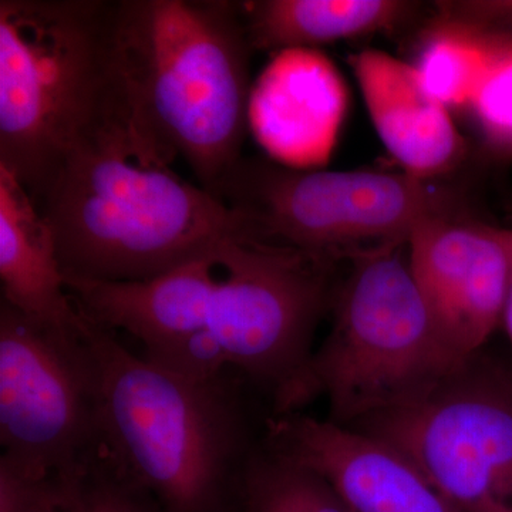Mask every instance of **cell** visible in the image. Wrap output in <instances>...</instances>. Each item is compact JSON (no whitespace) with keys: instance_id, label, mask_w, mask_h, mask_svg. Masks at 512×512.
Here are the masks:
<instances>
[{"instance_id":"obj_1","label":"cell","mask_w":512,"mask_h":512,"mask_svg":"<svg viewBox=\"0 0 512 512\" xmlns=\"http://www.w3.org/2000/svg\"><path fill=\"white\" fill-rule=\"evenodd\" d=\"M111 79L134 136L217 197L242 158L254 47L242 2L110 0Z\"/></svg>"},{"instance_id":"obj_2","label":"cell","mask_w":512,"mask_h":512,"mask_svg":"<svg viewBox=\"0 0 512 512\" xmlns=\"http://www.w3.org/2000/svg\"><path fill=\"white\" fill-rule=\"evenodd\" d=\"M37 208L66 279L143 281L244 234L224 201L137 140L119 107L67 154Z\"/></svg>"},{"instance_id":"obj_3","label":"cell","mask_w":512,"mask_h":512,"mask_svg":"<svg viewBox=\"0 0 512 512\" xmlns=\"http://www.w3.org/2000/svg\"><path fill=\"white\" fill-rule=\"evenodd\" d=\"M82 338L96 373L101 456L164 512H228L251 458L234 383L177 375L83 313Z\"/></svg>"},{"instance_id":"obj_4","label":"cell","mask_w":512,"mask_h":512,"mask_svg":"<svg viewBox=\"0 0 512 512\" xmlns=\"http://www.w3.org/2000/svg\"><path fill=\"white\" fill-rule=\"evenodd\" d=\"M110 0H0V168L42 200L64 158L116 110Z\"/></svg>"},{"instance_id":"obj_5","label":"cell","mask_w":512,"mask_h":512,"mask_svg":"<svg viewBox=\"0 0 512 512\" xmlns=\"http://www.w3.org/2000/svg\"><path fill=\"white\" fill-rule=\"evenodd\" d=\"M348 261L330 309L332 329L285 414L325 396L329 420L352 427L420 396L467 359L441 338L410 269L407 242L363 249Z\"/></svg>"},{"instance_id":"obj_6","label":"cell","mask_w":512,"mask_h":512,"mask_svg":"<svg viewBox=\"0 0 512 512\" xmlns=\"http://www.w3.org/2000/svg\"><path fill=\"white\" fill-rule=\"evenodd\" d=\"M217 197L248 237L340 262L363 249L409 242L434 218L466 214L463 187L407 173L302 170L244 158Z\"/></svg>"},{"instance_id":"obj_7","label":"cell","mask_w":512,"mask_h":512,"mask_svg":"<svg viewBox=\"0 0 512 512\" xmlns=\"http://www.w3.org/2000/svg\"><path fill=\"white\" fill-rule=\"evenodd\" d=\"M214 258L224 275L207 329L229 369L268 387L274 416L285 414L315 352V330L332 309L339 262L245 234L222 242Z\"/></svg>"},{"instance_id":"obj_8","label":"cell","mask_w":512,"mask_h":512,"mask_svg":"<svg viewBox=\"0 0 512 512\" xmlns=\"http://www.w3.org/2000/svg\"><path fill=\"white\" fill-rule=\"evenodd\" d=\"M389 443L460 512H512V370L478 356L352 426Z\"/></svg>"},{"instance_id":"obj_9","label":"cell","mask_w":512,"mask_h":512,"mask_svg":"<svg viewBox=\"0 0 512 512\" xmlns=\"http://www.w3.org/2000/svg\"><path fill=\"white\" fill-rule=\"evenodd\" d=\"M0 444V457L39 477L72 476L100 451L96 373L82 332L62 335L5 302Z\"/></svg>"},{"instance_id":"obj_10","label":"cell","mask_w":512,"mask_h":512,"mask_svg":"<svg viewBox=\"0 0 512 512\" xmlns=\"http://www.w3.org/2000/svg\"><path fill=\"white\" fill-rule=\"evenodd\" d=\"M410 269L448 348L480 353L503 322L512 278V228L470 212L434 218L407 242Z\"/></svg>"},{"instance_id":"obj_11","label":"cell","mask_w":512,"mask_h":512,"mask_svg":"<svg viewBox=\"0 0 512 512\" xmlns=\"http://www.w3.org/2000/svg\"><path fill=\"white\" fill-rule=\"evenodd\" d=\"M272 453L322 477L353 512H460L397 448L303 414L266 423Z\"/></svg>"},{"instance_id":"obj_12","label":"cell","mask_w":512,"mask_h":512,"mask_svg":"<svg viewBox=\"0 0 512 512\" xmlns=\"http://www.w3.org/2000/svg\"><path fill=\"white\" fill-rule=\"evenodd\" d=\"M349 63L373 126L403 173L439 181L463 168L470 146L453 113L424 89L410 62L366 49Z\"/></svg>"},{"instance_id":"obj_13","label":"cell","mask_w":512,"mask_h":512,"mask_svg":"<svg viewBox=\"0 0 512 512\" xmlns=\"http://www.w3.org/2000/svg\"><path fill=\"white\" fill-rule=\"evenodd\" d=\"M218 269L211 255L143 281L66 279V285L83 315L133 336L150 357L207 328Z\"/></svg>"},{"instance_id":"obj_14","label":"cell","mask_w":512,"mask_h":512,"mask_svg":"<svg viewBox=\"0 0 512 512\" xmlns=\"http://www.w3.org/2000/svg\"><path fill=\"white\" fill-rule=\"evenodd\" d=\"M285 52L259 87L252 109L256 126L284 165L325 163L348 113V87L325 56L308 49Z\"/></svg>"},{"instance_id":"obj_15","label":"cell","mask_w":512,"mask_h":512,"mask_svg":"<svg viewBox=\"0 0 512 512\" xmlns=\"http://www.w3.org/2000/svg\"><path fill=\"white\" fill-rule=\"evenodd\" d=\"M0 282L2 302L26 318L62 335L82 332L52 231L29 192L5 168H0Z\"/></svg>"},{"instance_id":"obj_16","label":"cell","mask_w":512,"mask_h":512,"mask_svg":"<svg viewBox=\"0 0 512 512\" xmlns=\"http://www.w3.org/2000/svg\"><path fill=\"white\" fill-rule=\"evenodd\" d=\"M254 50H296L412 28L421 5L404 0L242 2Z\"/></svg>"},{"instance_id":"obj_17","label":"cell","mask_w":512,"mask_h":512,"mask_svg":"<svg viewBox=\"0 0 512 512\" xmlns=\"http://www.w3.org/2000/svg\"><path fill=\"white\" fill-rule=\"evenodd\" d=\"M419 29L410 64L430 96L451 113H464L494 62L500 35L434 13Z\"/></svg>"},{"instance_id":"obj_18","label":"cell","mask_w":512,"mask_h":512,"mask_svg":"<svg viewBox=\"0 0 512 512\" xmlns=\"http://www.w3.org/2000/svg\"><path fill=\"white\" fill-rule=\"evenodd\" d=\"M238 500L242 512H353L322 477L269 448L249 458Z\"/></svg>"},{"instance_id":"obj_19","label":"cell","mask_w":512,"mask_h":512,"mask_svg":"<svg viewBox=\"0 0 512 512\" xmlns=\"http://www.w3.org/2000/svg\"><path fill=\"white\" fill-rule=\"evenodd\" d=\"M497 33V55L463 114L485 156L507 163L512 161V35Z\"/></svg>"},{"instance_id":"obj_20","label":"cell","mask_w":512,"mask_h":512,"mask_svg":"<svg viewBox=\"0 0 512 512\" xmlns=\"http://www.w3.org/2000/svg\"><path fill=\"white\" fill-rule=\"evenodd\" d=\"M63 478L64 497L56 512H164L100 453Z\"/></svg>"},{"instance_id":"obj_21","label":"cell","mask_w":512,"mask_h":512,"mask_svg":"<svg viewBox=\"0 0 512 512\" xmlns=\"http://www.w3.org/2000/svg\"><path fill=\"white\" fill-rule=\"evenodd\" d=\"M64 487L63 477L33 476L0 457V512H56Z\"/></svg>"},{"instance_id":"obj_22","label":"cell","mask_w":512,"mask_h":512,"mask_svg":"<svg viewBox=\"0 0 512 512\" xmlns=\"http://www.w3.org/2000/svg\"><path fill=\"white\" fill-rule=\"evenodd\" d=\"M434 5V15L440 18L512 35V0H446Z\"/></svg>"},{"instance_id":"obj_23","label":"cell","mask_w":512,"mask_h":512,"mask_svg":"<svg viewBox=\"0 0 512 512\" xmlns=\"http://www.w3.org/2000/svg\"><path fill=\"white\" fill-rule=\"evenodd\" d=\"M507 335L508 342H510L512 350V278L510 284V291H508L507 302H505L503 322H501Z\"/></svg>"}]
</instances>
